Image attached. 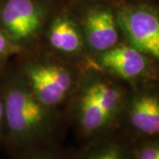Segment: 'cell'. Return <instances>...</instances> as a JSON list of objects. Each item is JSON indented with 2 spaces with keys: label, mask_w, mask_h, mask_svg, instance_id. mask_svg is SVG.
Wrapping results in <instances>:
<instances>
[{
  "label": "cell",
  "mask_w": 159,
  "mask_h": 159,
  "mask_svg": "<svg viewBox=\"0 0 159 159\" xmlns=\"http://www.w3.org/2000/svg\"><path fill=\"white\" fill-rule=\"evenodd\" d=\"M100 62L102 67L125 79L136 78L146 67L143 54L132 46H114L103 51Z\"/></svg>",
  "instance_id": "8992f818"
},
{
  "label": "cell",
  "mask_w": 159,
  "mask_h": 159,
  "mask_svg": "<svg viewBox=\"0 0 159 159\" xmlns=\"http://www.w3.org/2000/svg\"><path fill=\"white\" fill-rule=\"evenodd\" d=\"M8 48V40L6 35L0 30V58L5 55Z\"/></svg>",
  "instance_id": "5bb4252c"
},
{
  "label": "cell",
  "mask_w": 159,
  "mask_h": 159,
  "mask_svg": "<svg viewBox=\"0 0 159 159\" xmlns=\"http://www.w3.org/2000/svg\"><path fill=\"white\" fill-rule=\"evenodd\" d=\"M2 99L6 125L4 144L14 156L55 145V127L32 91L12 86Z\"/></svg>",
  "instance_id": "6da1fadb"
},
{
  "label": "cell",
  "mask_w": 159,
  "mask_h": 159,
  "mask_svg": "<svg viewBox=\"0 0 159 159\" xmlns=\"http://www.w3.org/2000/svg\"><path fill=\"white\" fill-rule=\"evenodd\" d=\"M1 21L11 39L21 41L38 31L42 14L32 0H8L2 10Z\"/></svg>",
  "instance_id": "277c9868"
},
{
  "label": "cell",
  "mask_w": 159,
  "mask_h": 159,
  "mask_svg": "<svg viewBox=\"0 0 159 159\" xmlns=\"http://www.w3.org/2000/svg\"><path fill=\"white\" fill-rule=\"evenodd\" d=\"M49 40L52 47L58 51L72 53L81 45V38L74 24L67 19H58L53 23Z\"/></svg>",
  "instance_id": "9c48e42d"
},
{
  "label": "cell",
  "mask_w": 159,
  "mask_h": 159,
  "mask_svg": "<svg viewBox=\"0 0 159 159\" xmlns=\"http://www.w3.org/2000/svg\"><path fill=\"white\" fill-rule=\"evenodd\" d=\"M134 142L110 133L88 142L74 159H132Z\"/></svg>",
  "instance_id": "ba28073f"
},
{
  "label": "cell",
  "mask_w": 159,
  "mask_h": 159,
  "mask_svg": "<svg viewBox=\"0 0 159 159\" xmlns=\"http://www.w3.org/2000/svg\"><path fill=\"white\" fill-rule=\"evenodd\" d=\"M119 22L132 47L142 54L159 57V20L155 13L142 8L125 10L119 13Z\"/></svg>",
  "instance_id": "7a4b0ae2"
},
{
  "label": "cell",
  "mask_w": 159,
  "mask_h": 159,
  "mask_svg": "<svg viewBox=\"0 0 159 159\" xmlns=\"http://www.w3.org/2000/svg\"><path fill=\"white\" fill-rule=\"evenodd\" d=\"M6 125H5V108L2 97H0V145L5 143Z\"/></svg>",
  "instance_id": "4fadbf2b"
},
{
  "label": "cell",
  "mask_w": 159,
  "mask_h": 159,
  "mask_svg": "<svg viewBox=\"0 0 159 159\" xmlns=\"http://www.w3.org/2000/svg\"><path fill=\"white\" fill-rule=\"evenodd\" d=\"M92 88L103 111L112 121L121 101V94L119 90L105 82H97L92 85Z\"/></svg>",
  "instance_id": "30bf717a"
},
{
  "label": "cell",
  "mask_w": 159,
  "mask_h": 159,
  "mask_svg": "<svg viewBox=\"0 0 159 159\" xmlns=\"http://www.w3.org/2000/svg\"><path fill=\"white\" fill-rule=\"evenodd\" d=\"M85 31L88 42L95 51H107L119 40L113 15L106 10L91 11L86 18Z\"/></svg>",
  "instance_id": "52a82bcc"
},
{
  "label": "cell",
  "mask_w": 159,
  "mask_h": 159,
  "mask_svg": "<svg viewBox=\"0 0 159 159\" xmlns=\"http://www.w3.org/2000/svg\"><path fill=\"white\" fill-rule=\"evenodd\" d=\"M15 159H74L57 148L56 145L34 148L15 155Z\"/></svg>",
  "instance_id": "8fae6325"
},
{
  "label": "cell",
  "mask_w": 159,
  "mask_h": 159,
  "mask_svg": "<svg viewBox=\"0 0 159 159\" xmlns=\"http://www.w3.org/2000/svg\"><path fill=\"white\" fill-rule=\"evenodd\" d=\"M28 76L33 94L44 107L59 103L73 84L68 71L53 64L33 66L29 69Z\"/></svg>",
  "instance_id": "3957f363"
},
{
  "label": "cell",
  "mask_w": 159,
  "mask_h": 159,
  "mask_svg": "<svg viewBox=\"0 0 159 159\" xmlns=\"http://www.w3.org/2000/svg\"><path fill=\"white\" fill-rule=\"evenodd\" d=\"M132 159H159V142L157 138L134 142Z\"/></svg>",
  "instance_id": "7c38bea8"
},
{
  "label": "cell",
  "mask_w": 159,
  "mask_h": 159,
  "mask_svg": "<svg viewBox=\"0 0 159 159\" xmlns=\"http://www.w3.org/2000/svg\"><path fill=\"white\" fill-rule=\"evenodd\" d=\"M133 134L140 141L157 138L159 134V101L157 97L143 95L133 103L129 114Z\"/></svg>",
  "instance_id": "5b68a950"
}]
</instances>
